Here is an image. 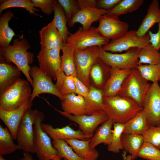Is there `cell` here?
<instances>
[{"label": "cell", "mask_w": 160, "mask_h": 160, "mask_svg": "<svg viewBox=\"0 0 160 160\" xmlns=\"http://www.w3.org/2000/svg\"><path fill=\"white\" fill-rule=\"evenodd\" d=\"M31 47L23 35L13 40L12 44L0 48V57L6 62L14 63L24 74L27 80L33 86V81L29 74L31 65L34 57L33 53L28 51Z\"/></svg>", "instance_id": "1"}, {"label": "cell", "mask_w": 160, "mask_h": 160, "mask_svg": "<svg viewBox=\"0 0 160 160\" xmlns=\"http://www.w3.org/2000/svg\"><path fill=\"white\" fill-rule=\"evenodd\" d=\"M104 111L114 122L125 124L143 108L131 98L117 95L104 97Z\"/></svg>", "instance_id": "2"}, {"label": "cell", "mask_w": 160, "mask_h": 160, "mask_svg": "<svg viewBox=\"0 0 160 160\" xmlns=\"http://www.w3.org/2000/svg\"><path fill=\"white\" fill-rule=\"evenodd\" d=\"M30 83L20 78L0 94V109L10 111L17 109L31 99Z\"/></svg>", "instance_id": "3"}, {"label": "cell", "mask_w": 160, "mask_h": 160, "mask_svg": "<svg viewBox=\"0 0 160 160\" xmlns=\"http://www.w3.org/2000/svg\"><path fill=\"white\" fill-rule=\"evenodd\" d=\"M44 113L31 108L25 112L18 128L16 135L17 144L24 152L35 153L33 126L37 118Z\"/></svg>", "instance_id": "4"}, {"label": "cell", "mask_w": 160, "mask_h": 160, "mask_svg": "<svg viewBox=\"0 0 160 160\" xmlns=\"http://www.w3.org/2000/svg\"><path fill=\"white\" fill-rule=\"evenodd\" d=\"M148 82L136 68L132 69L118 95L131 98L143 108L144 98L151 85Z\"/></svg>", "instance_id": "5"}, {"label": "cell", "mask_w": 160, "mask_h": 160, "mask_svg": "<svg viewBox=\"0 0 160 160\" xmlns=\"http://www.w3.org/2000/svg\"><path fill=\"white\" fill-rule=\"evenodd\" d=\"M109 42V40L100 34L97 27H91L88 29L81 27L74 33H70L65 43L76 50L95 46L101 47Z\"/></svg>", "instance_id": "6"}, {"label": "cell", "mask_w": 160, "mask_h": 160, "mask_svg": "<svg viewBox=\"0 0 160 160\" xmlns=\"http://www.w3.org/2000/svg\"><path fill=\"white\" fill-rule=\"evenodd\" d=\"M100 47L95 46L75 50L74 59L77 77L89 88L90 72L95 62L98 58Z\"/></svg>", "instance_id": "7"}, {"label": "cell", "mask_w": 160, "mask_h": 160, "mask_svg": "<svg viewBox=\"0 0 160 160\" xmlns=\"http://www.w3.org/2000/svg\"><path fill=\"white\" fill-rule=\"evenodd\" d=\"M78 0L79 9L68 22L70 27H73L77 23H79L82 25L84 29H89L93 23L98 21L102 16L107 13V10L96 7V0Z\"/></svg>", "instance_id": "8"}, {"label": "cell", "mask_w": 160, "mask_h": 160, "mask_svg": "<svg viewBox=\"0 0 160 160\" xmlns=\"http://www.w3.org/2000/svg\"><path fill=\"white\" fill-rule=\"evenodd\" d=\"M140 49L133 48L124 53L114 54L103 50L101 47L98 58L111 67L132 70L136 68L138 65V55Z\"/></svg>", "instance_id": "9"}, {"label": "cell", "mask_w": 160, "mask_h": 160, "mask_svg": "<svg viewBox=\"0 0 160 160\" xmlns=\"http://www.w3.org/2000/svg\"><path fill=\"white\" fill-rule=\"evenodd\" d=\"M44 118V114L39 117L33 126L34 150L38 160H51L52 156H59V154L51 138L41 128V123Z\"/></svg>", "instance_id": "10"}, {"label": "cell", "mask_w": 160, "mask_h": 160, "mask_svg": "<svg viewBox=\"0 0 160 160\" xmlns=\"http://www.w3.org/2000/svg\"><path fill=\"white\" fill-rule=\"evenodd\" d=\"M136 30L128 31L121 37L111 40L101 47L103 50L112 52H121L133 48H142L150 44L148 33L143 37L138 36Z\"/></svg>", "instance_id": "11"}, {"label": "cell", "mask_w": 160, "mask_h": 160, "mask_svg": "<svg viewBox=\"0 0 160 160\" xmlns=\"http://www.w3.org/2000/svg\"><path fill=\"white\" fill-rule=\"evenodd\" d=\"M160 90L158 82L153 83L143 101V109L150 127L160 126Z\"/></svg>", "instance_id": "12"}, {"label": "cell", "mask_w": 160, "mask_h": 160, "mask_svg": "<svg viewBox=\"0 0 160 160\" xmlns=\"http://www.w3.org/2000/svg\"><path fill=\"white\" fill-rule=\"evenodd\" d=\"M29 74L33 83L31 101L32 102L36 97L43 93L52 94L61 100L63 99V96L53 83L52 78L44 73L39 67L36 66L31 67Z\"/></svg>", "instance_id": "13"}, {"label": "cell", "mask_w": 160, "mask_h": 160, "mask_svg": "<svg viewBox=\"0 0 160 160\" xmlns=\"http://www.w3.org/2000/svg\"><path fill=\"white\" fill-rule=\"evenodd\" d=\"M98 21L97 28L99 33L109 40L117 39L128 31V24L121 21L118 17L106 14L102 16Z\"/></svg>", "instance_id": "14"}, {"label": "cell", "mask_w": 160, "mask_h": 160, "mask_svg": "<svg viewBox=\"0 0 160 160\" xmlns=\"http://www.w3.org/2000/svg\"><path fill=\"white\" fill-rule=\"evenodd\" d=\"M55 109L70 120L77 124L82 132L87 135H93L98 126L109 119L104 111L91 115L74 116Z\"/></svg>", "instance_id": "15"}, {"label": "cell", "mask_w": 160, "mask_h": 160, "mask_svg": "<svg viewBox=\"0 0 160 160\" xmlns=\"http://www.w3.org/2000/svg\"><path fill=\"white\" fill-rule=\"evenodd\" d=\"M59 49L41 48L37 56L39 68L46 74L56 80L57 74L60 69Z\"/></svg>", "instance_id": "16"}, {"label": "cell", "mask_w": 160, "mask_h": 160, "mask_svg": "<svg viewBox=\"0 0 160 160\" xmlns=\"http://www.w3.org/2000/svg\"><path fill=\"white\" fill-rule=\"evenodd\" d=\"M33 104L30 99L19 108L12 111L0 109V118L9 130L14 140H16L17 129L25 112Z\"/></svg>", "instance_id": "17"}, {"label": "cell", "mask_w": 160, "mask_h": 160, "mask_svg": "<svg viewBox=\"0 0 160 160\" xmlns=\"http://www.w3.org/2000/svg\"><path fill=\"white\" fill-rule=\"evenodd\" d=\"M41 127L53 141L71 139L86 140L93 136L86 135L80 130H75L68 125L61 128H54L51 125L42 123Z\"/></svg>", "instance_id": "18"}, {"label": "cell", "mask_w": 160, "mask_h": 160, "mask_svg": "<svg viewBox=\"0 0 160 160\" xmlns=\"http://www.w3.org/2000/svg\"><path fill=\"white\" fill-rule=\"evenodd\" d=\"M131 71L111 67L109 77L102 90L104 97L118 95L124 81Z\"/></svg>", "instance_id": "19"}, {"label": "cell", "mask_w": 160, "mask_h": 160, "mask_svg": "<svg viewBox=\"0 0 160 160\" xmlns=\"http://www.w3.org/2000/svg\"><path fill=\"white\" fill-rule=\"evenodd\" d=\"M41 48L61 50L63 42L57 30L54 20L39 31Z\"/></svg>", "instance_id": "20"}, {"label": "cell", "mask_w": 160, "mask_h": 160, "mask_svg": "<svg viewBox=\"0 0 160 160\" xmlns=\"http://www.w3.org/2000/svg\"><path fill=\"white\" fill-rule=\"evenodd\" d=\"M160 22V7L159 1L153 0L149 4L147 13L137 30V35L143 37L147 34L155 24Z\"/></svg>", "instance_id": "21"}, {"label": "cell", "mask_w": 160, "mask_h": 160, "mask_svg": "<svg viewBox=\"0 0 160 160\" xmlns=\"http://www.w3.org/2000/svg\"><path fill=\"white\" fill-rule=\"evenodd\" d=\"M61 100L63 111L74 116L86 114V102L82 96L72 93L63 96Z\"/></svg>", "instance_id": "22"}, {"label": "cell", "mask_w": 160, "mask_h": 160, "mask_svg": "<svg viewBox=\"0 0 160 160\" xmlns=\"http://www.w3.org/2000/svg\"><path fill=\"white\" fill-rule=\"evenodd\" d=\"M21 72L16 65L6 61L0 62V94L20 78Z\"/></svg>", "instance_id": "23"}, {"label": "cell", "mask_w": 160, "mask_h": 160, "mask_svg": "<svg viewBox=\"0 0 160 160\" xmlns=\"http://www.w3.org/2000/svg\"><path fill=\"white\" fill-rule=\"evenodd\" d=\"M79 157L86 160H97L99 153L95 148L90 147V139L82 140L76 139L64 140Z\"/></svg>", "instance_id": "24"}, {"label": "cell", "mask_w": 160, "mask_h": 160, "mask_svg": "<svg viewBox=\"0 0 160 160\" xmlns=\"http://www.w3.org/2000/svg\"><path fill=\"white\" fill-rule=\"evenodd\" d=\"M103 97L101 89L90 86L88 96L84 99L86 115H91L104 111Z\"/></svg>", "instance_id": "25"}, {"label": "cell", "mask_w": 160, "mask_h": 160, "mask_svg": "<svg viewBox=\"0 0 160 160\" xmlns=\"http://www.w3.org/2000/svg\"><path fill=\"white\" fill-rule=\"evenodd\" d=\"M114 122L111 119H108L96 129L95 133L90 139L89 145L92 148H95L100 144H110L111 141L112 132V128Z\"/></svg>", "instance_id": "26"}, {"label": "cell", "mask_w": 160, "mask_h": 160, "mask_svg": "<svg viewBox=\"0 0 160 160\" xmlns=\"http://www.w3.org/2000/svg\"><path fill=\"white\" fill-rule=\"evenodd\" d=\"M110 68L98 58L97 59L91 68L89 75L95 87L102 90L109 78L108 75H110Z\"/></svg>", "instance_id": "27"}, {"label": "cell", "mask_w": 160, "mask_h": 160, "mask_svg": "<svg viewBox=\"0 0 160 160\" xmlns=\"http://www.w3.org/2000/svg\"><path fill=\"white\" fill-rule=\"evenodd\" d=\"M124 124L123 133L143 135L150 127L143 109Z\"/></svg>", "instance_id": "28"}, {"label": "cell", "mask_w": 160, "mask_h": 160, "mask_svg": "<svg viewBox=\"0 0 160 160\" xmlns=\"http://www.w3.org/2000/svg\"><path fill=\"white\" fill-rule=\"evenodd\" d=\"M121 140L123 149L129 153L133 160L137 159L139 151L144 143L143 136L134 133H123Z\"/></svg>", "instance_id": "29"}, {"label": "cell", "mask_w": 160, "mask_h": 160, "mask_svg": "<svg viewBox=\"0 0 160 160\" xmlns=\"http://www.w3.org/2000/svg\"><path fill=\"white\" fill-rule=\"evenodd\" d=\"M60 57V69L67 76H77L74 59L75 50L66 43H63Z\"/></svg>", "instance_id": "30"}, {"label": "cell", "mask_w": 160, "mask_h": 160, "mask_svg": "<svg viewBox=\"0 0 160 160\" xmlns=\"http://www.w3.org/2000/svg\"><path fill=\"white\" fill-rule=\"evenodd\" d=\"M14 16L10 11L3 14L0 18V45L4 47L10 45V43L15 34L9 27V22Z\"/></svg>", "instance_id": "31"}, {"label": "cell", "mask_w": 160, "mask_h": 160, "mask_svg": "<svg viewBox=\"0 0 160 160\" xmlns=\"http://www.w3.org/2000/svg\"><path fill=\"white\" fill-rule=\"evenodd\" d=\"M13 136L8 129L4 128L0 125V155L12 153L16 151L22 150L18 144L15 143Z\"/></svg>", "instance_id": "32"}, {"label": "cell", "mask_w": 160, "mask_h": 160, "mask_svg": "<svg viewBox=\"0 0 160 160\" xmlns=\"http://www.w3.org/2000/svg\"><path fill=\"white\" fill-rule=\"evenodd\" d=\"M54 12V20L55 26L58 30L63 41L65 43L66 39L70 33L67 26V20L64 10L58 2L55 0Z\"/></svg>", "instance_id": "33"}, {"label": "cell", "mask_w": 160, "mask_h": 160, "mask_svg": "<svg viewBox=\"0 0 160 160\" xmlns=\"http://www.w3.org/2000/svg\"><path fill=\"white\" fill-rule=\"evenodd\" d=\"M56 80L55 86L62 96H64L72 93L77 94L73 76L66 75L60 69L57 72Z\"/></svg>", "instance_id": "34"}, {"label": "cell", "mask_w": 160, "mask_h": 160, "mask_svg": "<svg viewBox=\"0 0 160 160\" xmlns=\"http://www.w3.org/2000/svg\"><path fill=\"white\" fill-rule=\"evenodd\" d=\"M144 1L143 0H121L112 9L107 11L106 14L119 17L137 10Z\"/></svg>", "instance_id": "35"}, {"label": "cell", "mask_w": 160, "mask_h": 160, "mask_svg": "<svg viewBox=\"0 0 160 160\" xmlns=\"http://www.w3.org/2000/svg\"><path fill=\"white\" fill-rule=\"evenodd\" d=\"M138 58V65L160 63V52L156 50L150 43L140 49Z\"/></svg>", "instance_id": "36"}, {"label": "cell", "mask_w": 160, "mask_h": 160, "mask_svg": "<svg viewBox=\"0 0 160 160\" xmlns=\"http://www.w3.org/2000/svg\"><path fill=\"white\" fill-rule=\"evenodd\" d=\"M18 7L25 9L30 13L42 17L37 14L36 12H39V10L34 7V4L30 0H7L4 1L0 4V14L4 10L11 7Z\"/></svg>", "instance_id": "37"}, {"label": "cell", "mask_w": 160, "mask_h": 160, "mask_svg": "<svg viewBox=\"0 0 160 160\" xmlns=\"http://www.w3.org/2000/svg\"><path fill=\"white\" fill-rule=\"evenodd\" d=\"M136 69L147 81L153 83L160 81V63L155 64H141Z\"/></svg>", "instance_id": "38"}, {"label": "cell", "mask_w": 160, "mask_h": 160, "mask_svg": "<svg viewBox=\"0 0 160 160\" xmlns=\"http://www.w3.org/2000/svg\"><path fill=\"white\" fill-rule=\"evenodd\" d=\"M53 146L58 151L59 157L64 160H86L79 156L64 140L52 141Z\"/></svg>", "instance_id": "39"}, {"label": "cell", "mask_w": 160, "mask_h": 160, "mask_svg": "<svg viewBox=\"0 0 160 160\" xmlns=\"http://www.w3.org/2000/svg\"><path fill=\"white\" fill-rule=\"evenodd\" d=\"M113 129L112 130V137L111 141L108 145V150L110 152L118 153L120 150L123 149L121 142V136L123 133L124 124L114 122Z\"/></svg>", "instance_id": "40"}, {"label": "cell", "mask_w": 160, "mask_h": 160, "mask_svg": "<svg viewBox=\"0 0 160 160\" xmlns=\"http://www.w3.org/2000/svg\"><path fill=\"white\" fill-rule=\"evenodd\" d=\"M137 155L147 160H160V150L150 143L144 142Z\"/></svg>", "instance_id": "41"}, {"label": "cell", "mask_w": 160, "mask_h": 160, "mask_svg": "<svg viewBox=\"0 0 160 160\" xmlns=\"http://www.w3.org/2000/svg\"><path fill=\"white\" fill-rule=\"evenodd\" d=\"M143 136L144 142L160 150V126L150 127Z\"/></svg>", "instance_id": "42"}, {"label": "cell", "mask_w": 160, "mask_h": 160, "mask_svg": "<svg viewBox=\"0 0 160 160\" xmlns=\"http://www.w3.org/2000/svg\"><path fill=\"white\" fill-rule=\"evenodd\" d=\"M57 1L64 10L68 22L79 9L78 0H58Z\"/></svg>", "instance_id": "43"}, {"label": "cell", "mask_w": 160, "mask_h": 160, "mask_svg": "<svg viewBox=\"0 0 160 160\" xmlns=\"http://www.w3.org/2000/svg\"><path fill=\"white\" fill-rule=\"evenodd\" d=\"M35 7L40 8L44 13L49 15L54 11L55 0H31Z\"/></svg>", "instance_id": "44"}, {"label": "cell", "mask_w": 160, "mask_h": 160, "mask_svg": "<svg viewBox=\"0 0 160 160\" xmlns=\"http://www.w3.org/2000/svg\"><path fill=\"white\" fill-rule=\"evenodd\" d=\"M77 90V94L83 97L84 99L88 95L89 88L87 87L77 76L73 77Z\"/></svg>", "instance_id": "45"}, {"label": "cell", "mask_w": 160, "mask_h": 160, "mask_svg": "<svg viewBox=\"0 0 160 160\" xmlns=\"http://www.w3.org/2000/svg\"><path fill=\"white\" fill-rule=\"evenodd\" d=\"M158 30L156 33L149 31L148 34L149 36V42L152 46L157 51L160 49V22L158 23Z\"/></svg>", "instance_id": "46"}, {"label": "cell", "mask_w": 160, "mask_h": 160, "mask_svg": "<svg viewBox=\"0 0 160 160\" xmlns=\"http://www.w3.org/2000/svg\"><path fill=\"white\" fill-rule=\"evenodd\" d=\"M121 0H99L97 1L96 7L109 11L112 9Z\"/></svg>", "instance_id": "47"}, {"label": "cell", "mask_w": 160, "mask_h": 160, "mask_svg": "<svg viewBox=\"0 0 160 160\" xmlns=\"http://www.w3.org/2000/svg\"><path fill=\"white\" fill-rule=\"evenodd\" d=\"M16 160H34L32 156L29 153L24 152L22 158Z\"/></svg>", "instance_id": "48"}, {"label": "cell", "mask_w": 160, "mask_h": 160, "mask_svg": "<svg viewBox=\"0 0 160 160\" xmlns=\"http://www.w3.org/2000/svg\"><path fill=\"white\" fill-rule=\"evenodd\" d=\"M127 152L125 151H124L122 156L123 158V160H133L132 157L130 154L126 156Z\"/></svg>", "instance_id": "49"}, {"label": "cell", "mask_w": 160, "mask_h": 160, "mask_svg": "<svg viewBox=\"0 0 160 160\" xmlns=\"http://www.w3.org/2000/svg\"><path fill=\"white\" fill-rule=\"evenodd\" d=\"M51 160H61L60 157L57 156H54L51 157Z\"/></svg>", "instance_id": "50"}, {"label": "cell", "mask_w": 160, "mask_h": 160, "mask_svg": "<svg viewBox=\"0 0 160 160\" xmlns=\"http://www.w3.org/2000/svg\"><path fill=\"white\" fill-rule=\"evenodd\" d=\"M0 160H7L5 159L2 155H0Z\"/></svg>", "instance_id": "51"}, {"label": "cell", "mask_w": 160, "mask_h": 160, "mask_svg": "<svg viewBox=\"0 0 160 160\" xmlns=\"http://www.w3.org/2000/svg\"><path fill=\"white\" fill-rule=\"evenodd\" d=\"M159 95H160V92H159Z\"/></svg>", "instance_id": "52"}]
</instances>
